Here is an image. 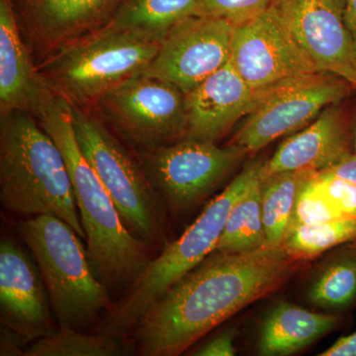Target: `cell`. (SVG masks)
Returning a JSON list of instances; mask_svg holds the SVG:
<instances>
[{
	"mask_svg": "<svg viewBox=\"0 0 356 356\" xmlns=\"http://www.w3.org/2000/svg\"><path fill=\"white\" fill-rule=\"evenodd\" d=\"M296 259L283 245L215 250L149 307L134 327L140 355L177 356L243 308L275 291Z\"/></svg>",
	"mask_w": 356,
	"mask_h": 356,
	"instance_id": "1",
	"label": "cell"
},
{
	"mask_svg": "<svg viewBox=\"0 0 356 356\" xmlns=\"http://www.w3.org/2000/svg\"><path fill=\"white\" fill-rule=\"evenodd\" d=\"M36 119L64 156L96 273L108 289H129L151 261L149 248L124 226L108 192L81 153L70 103L56 95Z\"/></svg>",
	"mask_w": 356,
	"mask_h": 356,
	"instance_id": "2",
	"label": "cell"
},
{
	"mask_svg": "<svg viewBox=\"0 0 356 356\" xmlns=\"http://www.w3.org/2000/svg\"><path fill=\"white\" fill-rule=\"evenodd\" d=\"M0 202L16 214L57 217L86 240L64 156L27 112L0 113Z\"/></svg>",
	"mask_w": 356,
	"mask_h": 356,
	"instance_id": "3",
	"label": "cell"
},
{
	"mask_svg": "<svg viewBox=\"0 0 356 356\" xmlns=\"http://www.w3.org/2000/svg\"><path fill=\"white\" fill-rule=\"evenodd\" d=\"M161 41L107 25L50 51L37 70L56 95L89 108L117 84L144 74Z\"/></svg>",
	"mask_w": 356,
	"mask_h": 356,
	"instance_id": "4",
	"label": "cell"
},
{
	"mask_svg": "<svg viewBox=\"0 0 356 356\" xmlns=\"http://www.w3.org/2000/svg\"><path fill=\"white\" fill-rule=\"evenodd\" d=\"M18 231L37 262L58 327L86 330L114 306L88 250L69 224L51 215L23 220Z\"/></svg>",
	"mask_w": 356,
	"mask_h": 356,
	"instance_id": "5",
	"label": "cell"
},
{
	"mask_svg": "<svg viewBox=\"0 0 356 356\" xmlns=\"http://www.w3.org/2000/svg\"><path fill=\"white\" fill-rule=\"evenodd\" d=\"M262 165L257 161L245 165L177 241L151 259L108 314L102 332L118 337L127 334L156 300L216 250L232 208L259 177Z\"/></svg>",
	"mask_w": 356,
	"mask_h": 356,
	"instance_id": "6",
	"label": "cell"
},
{
	"mask_svg": "<svg viewBox=\"0 0 356 356\" xmlns=\"http://www.w3.org/2000/svg\"><path fill=\"white\" fill-rule=\"evenodd\" d=\"M70 105L79 149L108 192L124 226L147 248L163 250L168 245L166 205L142 161L89 108Z\"/></svg>",
	"mask_w": 356,
	"mask_h": 356,
	"instance_id": "7",
	"label": "cell"
},
{
	"mask_svg": "<svg viewBox=\"0 0 356 356\" xmlns=\"http://www.w3.org/2000/svg\"><path fill=\"white\" fill-rule=\"evenodd\" d=\"M353 88L341 77L311 72L261 88L254 108L229 144L261 151L273 140L297 132L315 120L323 110L341 103Z\"/></svg>",
	"mask_w": 356,
	"mask_h": 356,
	"instance_id": "8",
	"label": "cell"
},
{
	"mask_svg": "<svg viewBox=\"0 0 356 356\" xmlns=\"http://www.w3.org/2000/svg\"><path fill=\"white\" fill-rule=\"evenodd\" d=\"M248 154L236 145L184 138L172 145L142 149L140 161L165 205L175 212L207 198Z\"/></svg>",
	"mask_w": 356,
	"mask_h": 356,
	"instance_id": "9",
	"label": "cell"
},
{
	"mask_svg": "<svg viewBox=\"0 0 356 356\" xmlns=\"http://www.w3.org/2000/svg\"><path fill=\"white\" fill-rule=\"evenodd\" d=\"M95 106L114 130L142 149L186 136L184 93L156 77H130L104 93Z\"/></svg>",
	"mask_w": 356,
	"mask_h": 356,
	"instance_id": "10",
	"label": "cell"
},
{
	"mask_svg": "<svg viewBox=\"0 0 356 356\" xmlns=\"http://www.w3.org/2000/svg\"><path fill=\"white\" fill-rule=\"evenodd\" d=\"M233 30L221 18L191 16L166 33L143 74L172 84L185 95L229 62Z\"/></svg>",
	"mask_w": 356,
	"mask_h": 356,
	"instance_id": "11",
	"label": "cell"
},
{
	"mask_svg": "<svg viewBox=\"0 0 356 356\" xmlns=\"http://www.w3.org/2000/svg\"><path fill=\"white\" fill-rule=\"evenodd\" d=\"M271 6L318 70L356 88V42L344 0H274Z\"/></svg>",
	"mask_w": 356,
	"mask_h": 356,
	"instance_id": "12",
	"label": "cell"
},
{
	"mask_svg": "<svg viewBox=\"0 0 356 356\" xmlns=\"http://www.w3.org/2000/svg\"><path fill=\"white\" fill-rule=\"evenodd\" d=\"M229 63L255 89L320 72L292 38L273 6L254 19L234 26Z\"/></svg>",
	"mask_w": 356,
	"mask_h": 356,
	"instance_id": "13",
	"label": "cell"
},
{
	"mask_svg": "<svg viewBox=\"0 0 356 356\" xmlns=\"http://www.w3.org/2000/svg\"><path fill=\"white\" fill-rule=\"evenodd\" d=\"M38 266L13 241L0 243V318L24 343L55 331Z\"/></svg>",
	"mask_w": 356,
	"mask_h": 356,
	"instance_id": "14",
	"label": "cell"
},
{
	"mask_svg": "<svg viewBox=\"0 0 356 356\" xmlns=\"http://www.w3.org/2000/svg\"><path fill=\"white\" fill-rule=\"evenodd\" d=\"M259 95V89L248 86L229 60L185 93V138L216 143L252 111Z\"/></svg>",
	"mask_w": 356,
	"mask_h": 356,
	"instance_id": "15",
	"label": "cell"
},
{
	"mask_svg": "<svg viewBox=\"0 0 356 356\" xmlns=\"http://www.w3.org/2000/svg\"><path fill=\"white\" fill-rule=\"evenodd\" d=\"M339 103L323 110L315 120L287 138L261 166V177L284 172H318L355 153Z\"/></svg>",
	"mask_w": 356,
	"mask_h": 356,
	"instance_id": "16",
	"label": "cell"
},
{
	"mask_svg": "<svg viewBox=\"0 0 356 356\" xmlns=\"http://www.w3.org/2000/svg\"><path fill=\"white\" fill-rule=\"evenodd\" d=\"M55 95L21 38L13 0H0V113L23 111L36 118Z\"/></svg>",
	"mask_w": 356,
	"mask_h": 356,
	"instance_id": "17",
	"label": "cell"
},
{
	"mask_svg": "<svg viewBox=\"0 0 356 356\" xmlns=\"http://www.w3.org/2000/svg\"><path fill=\"white\" fill-rule=\"evenodd\" d=\"M124 1L21 0V9L35 43L50 53L106 27Z\"/></svg>",
	"mask_w": 356,
	"mask_h": 356,
	"instance_id": "18",
	"label": "cell"
},
{
	"mask_svg": "<svg viewBox=\"0 0 356 356\" xmlns=\"http://www.w3.org/2000/svg\"><path fill=\"white\" fill-rule=\"evenodd\" d=\"M339 324V317L334 314L316 313L280 302L267 312L262 322L257 353L262 356L295 355L331 334Z\"/></svg>",
	"mask_w": 356,
	"mask_h": 356,
	"instance_id": "19",
	"label": "cell"
},
{
	"mask_svg": "<svg viewBox=\"0 0 356 356\" xmlns=\"http://www.w3.org/2000/svg\"><path fill=\"white\" fill-rule=\"evenodd\" d=\"M200 0H125L110 26L161 40L177 25L196 15Z\"/></svg>",
	"mask_w": 356,
	"mask_h": 356,
	"instance_id": "20",
	"label": "cell"
},
{
	"mask_svg": "<svg viewBox=\"0 0 356 356\" xmlns=\"http://www.w3.org/2000/svg\"><path fill=\"white\" fill-rule=\"evenodd\" d=\"M311 173L284 172L261 175L262 220L267 245H282L297 198Z\"/></svg>",
	"mask_w": 356,
	"mask_h": 356,
	"instance_id": "21",
	"label": "cell"
},
{
	"mask_svg": "<svg viewBox=\"0 0 356 356\" xmlns=\"http://www.w3.org/2000/svg\"><path fill=\"white\" fill-rule=\"evenodd\" d=\"M267 245L261 208V175L248 187L232 208L218 243V252L236 254Z\"/></svg>",
	"mask_w": 356,
	"mask_h": 356,
	"instance_id": "22",
	"label": "cell"
},
{
	"mask_svg": "<svg viewBox=\"0 0 356 356\" xmlns=\"http://www.w3.org/2000/svg\"><path fill=\"white\" fill-rule=\"evenodd\" d=\"M309 301L325 310L341 311L356 304V241L344 243L309 290Z\"/></svg>",
	"mask_w": 356,
	"mask_h": 356,
	"instance_id": "23",
	"label": "cell"
},
{
	"mask_svg": "<svg viewBox=\"0 0 356 356\" xmlns=\"http://www.w3.org/2000/svg\"><path fill=\"white\" fill-rule=\"evenodd\" d=\"M356 241V217L323 224L290 227L283 248L293 259H312L332 248Z\"/></svg>",
	"mask_w": 356,
	"mask_h": 356,
	"instance_id": "24",
	"label": "cell"
},
{
	"mask_svg": "<svg viewBox=\"0 0 356 356\" xmlns=\"http://www.w3.org/2000/svg\"><path fill=\"white\" fill-rule=\"evenodd\" d=\"M123 353L118 337L89 334L81 330L60 327L35 341L26 356H114Z\"/></svg>",
	"mask_w": 356,
	"mask_h": 356,
	"instance_id": "25",
	"label": "cell"
},
{
	"mask_svg": "<svg viewBox=\"0 0 356 356\" xmlns=\"http://www.w3.org/2000/svg\"><path fill=\"white\" fill-rule=\"evenodd\" d=\"M316 186L343 214L356 217V154L346 156L336 165L311 175Z\"/></svg>",
	"mask_w": 356,
	"mask_h": 356,
	"instance_id": "26",
	"label": "cell"
},
{
	"mask_svg": "<svg viewBox=\"0 0 356 356\" xmlns=\"http://www.w3.org/2000/svg\"><path fill=\"white\" fill-rule=\"evenodd\" d=\"M311 175L307 178L300 191L289 228L296 225L323 224L344 218H351L337 209L336 206L325 197V194L311 179Z\"/></svg>",
	"mask_w": 356,
	"mask_h": 356,
	"instance_id": "27",
	"label": "cell"
},
{
	"mask_svg": "<svg viewBox=\"0 0 356 356\" xmlns=\"http://www.w3.org/2000/svg\"><path fill=\"white\" fill-rule=\"evenodd\" d=\"M274 0H200L196 15L210 16L238 26L266 13Z\"/></svg>",
	"mask_w": 356,
	"mask_h": 356,
	"instance_id": "28",
	"label": "cell"
},
{
	"mask_svg": "<svg viewBox=\"0 0 356 356\" xmlns=\"http://www.w3.org/2000/svg\"><path fill=\"white\" fill-rule=\"evenodd\" d=\"M235 332L231 331L222 332L219 336L208 341L205 346L199 348L195 353H192L196 356H233L236 355Z\"/></svg>",
	"mask_w": 356,
	"mask_h": 356,
	"instance_id": "29",
	"label": "cell"
},
{
	"mask_svg": "<svg viewBox=\"0 0 356 356\" xmlns=\"http://www.w3.org/2000/svg\"><path fill=\"white\" fill-rule=\"evenodd\" d=\"M320 356H356V332L337 339Z\"/></svg>",
	"mask_w": 356,
	"mask_h": 356,
	"instance_id": "30",
	"label": "cell"
},
{
	"mask_svg": "<svg viewBox=\"0 0 356 356\" xmlns=\"http://www.w3.org/2000/svg\"><path fill=\"white\" fill-rule=\"evenodd\" d=\"M24 343L17 334L10 330L2 327L1 330V355H24V351L20 348L21 343Z\"/></svg>",
	"mask_w": 356,
	"mask_h": 356,
	"instance_id": "31",
	"label": "cell"
},
{
	"mask_svg": "<svg viewBox=\"0 0 356 356\" xmlns=\"http://www.w3.org/2000/svg\"><path fill=\"white\" fill-rule=\"evenodd\" d=\"M344 15L356 42V0H344Z\"/></svg>",
	"mask_w": 356,
	"mask_h": 356,
	"instance_id": "32",
	"label": "cell"
},
{
	"mask_svg": "<svg viewBox=\"0 0 356 356\" xmlns=\"http://www.w3.org/2000/svg\"><path fill=\"white\" fill-rule=\"evenodd\" d=\"M355 89L356 90V88ZM355 153L356 154V128H355Z\"/></svg>",
	"mask_w": 356,
	"mask_h": 356,
	"instance_id": "33",
	"label": "cell"
}]
</instances>
